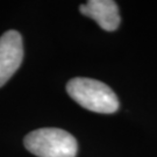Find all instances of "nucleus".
Returning a JSON list of instances; mask_svg holds the SVG:
<instances>
[{
	"mask_svg": "<svg viewBox=\"0 0 157 157\" xmlns=\"http://www.w3.org/2000/svg\"><path fill=\"white\" fill-rule=\"evenodd\" d=\"M67 94L91 112L112 114L119 109V100L113 90L97 79L76 77L67 84Z\"/></svg>",
	"mask_w": 157,
	"mask_h": 157,
	"instance_id": "nucleus-1",
	"label": "nucleus"
},
{
	"mask_svg": "<svg viewBox=\"0 0 157 157\" xmlns=\"http://www.w3.org/2000/svg\"><path fill=\"white\" fill-rule=\"evenodd\" d=\"M23 144L37 157H76L77 140L61 128H40L26 135Z\"/></svg>",
	"mask_w": 157,
	"mask_h": 157,
	"instance_id": "nucleus-2",
	"label": "nucleus"
},
{
	"mask_svg": "<svg viewBox=\"0 0 157 157\" xmlns=\"http://www.w3.org/2000/svg\"><path fill=\"white\" fill-rule=\"evenodd\" d=\"M23 59L22 37L17 30H7L0 37V87L17 72Z\"/></svg>",
	"mask_w": 157,
	"mask_h": 157,
	"instance_id": "nucleus-3",
	"label": "nucleus"
},
{
	"mask_svg": "<svg viewBox=\"0 0 157 157\" xmlns=\"http://www.w3.org/2000/svg\"><path fill=\"white\" fill-rule=\"evenodd\" d=\"M80 13L93 19L106 32H114L120 26L119 7L113 0H90L79 6Z\"/></svg>",
	"mask_w": 157,
	"mask_h": 157,
	"instance_id": "nucleus-4",
	"label": "nucleus"
}]
</instances>
